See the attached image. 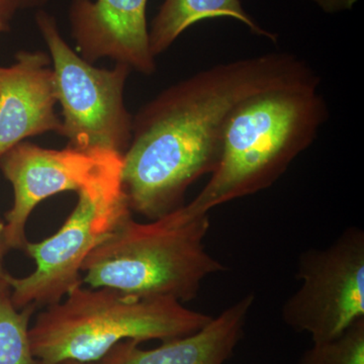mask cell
I'll return each mask as SVG.
<instances>
[{"instance_id":"cell-3","label":"cell","mask_w":364,"mask_h":364,"mask_svg":"<svg viewBox=\"0 0 364 364\" xmlns=\"http://www.w3.org/2000/svg\"><path fill=\"white\" fill-rule=\"evenodd\" d=\"M210 227L208 215L191 217L183 205L148 223L128 215L86 258L82 282L138 298L193 301L203 280L227 269L203 244Z\"/></svg>"},{"instance_id":"cell-18","label":"cell","mask_w":364,"mask_h":364,"mask_svg":"<svg viewBox=\"0 0 364 364\" xmlns=\"http://www.w3.org/2000/svg\"><path fill=\"white\" fill-rule=\"evenodd\" d=\"M9 275V273L4 270L2 261L0 260V298H1L2 296H4V294L11 293L9 280H7Z\"/></svg>"},{"instance_id":"cell-19","label":"cell","mask_w":364,"mask_h":364,"mask_svg":"<svg viewBox=\"0 0 364 364\" xmlns=\"http://www.w3.org/2000/svg\"><path fill=\"white\" fill-rule=\"evenodd\" d=\"M14 2L16 9H33L45 4L48 0H11Z\"/></svg>"},{"instance_id":"cell-20","label":"cell","mask_w":364,"mask_h":364,"mask_svg":"<svg viewBox=\"0 0 364 364\" xmlns=\"http://www.w3.org/2000/svg\"><path fill=\"white\" fill-rule=\"evenodd\" d=\"M0 6L7 7V9H14L16 11H18L11 0H0Z\"/></svg>"},{"instance_id":"cell-17","label":"cell","mask_w":364,"mask_h":364,"mask_svg":"<svg viewBox=\"0 0 364 364\" xmlns=\"http://www.w3.org/2000/svg\"><path fill=\"white\" fill-rule=\"evenodd\" d=\"M11 250L7 245L6 236V222L0 218V260L4 261L6 254Z\"/></svg>"},{"instance_id":"cell-15","label":"cell","mask_w":364,"mask_h":364,"mask_svg":"<svg viewBox=\"0 0 364 364\" xmlns=\"http://www.w3.org/2000/svg\"><path fill=\"white\" fill-rule=\"evenodd\" d=\"M326 14H338L350 11L358 0H311Z\"/></svg>"},{"instance_id":"cell-21","label":"cell","mask_w":364,"mask_h":364,"mask_svg":"<svg viewBox=\"0 0 364 364\" xmlns=\"http://www.w3.org/2000/svg\"><path fill=\"white\" fill-rule=\"evenodd\" d=\"M58 364H102V363H79V361L68 360V361H63V363H58Z\"/></svg>"},{"instance_id":"cell-11","label":"cell","mask_w":364,"mask_h":364,"mask_svg":"<svg viewBox=\"0 0 364 364\" xmlns=\"http://www.w3.org/2000/svg\"><path fill=\"white\" fill-rule=\"evenodd\" d=\"M255 296L248 294L193 334L163 341L153 349L126 340L102 358V364H225L243 338Z\"/></svg>"},{"instance_id":"cell-5","label":"cell","mask_w":364,"mask_h":364,"mask_svg":"<svg viewBox=\"0 0 364 364\" xmlns=\"http://www.w3.org/2000/svg\"><path fill=\"white\" fill-rule=\"evenodd\" d=\"M36 23L49 49L62 107L59 135L72 147L124 155L133 126L124 97L130 67L117 63L114 68L100 69L88 63L62 37L54 16L43 9L36 14Z\"/></svg>"},{"instance_id":"cell-9","label":"cell","mask_w":364,"mask_h":364,"mask_svg":"<svg viewBox=\"0 0 364 364\" xmlns=\"http://www.w3.org/2000/svg\"><path fill=\"white\" fill-rule=\"evenodd\" d=\"M148 0H71L68 18L79 55L88 63L109 58L139 73L156 70L146 20Z\"/></svg>"},{"instance_id":"cell-4","label":"cell","mask_w":364,"mask_h":364,"mask_svg":"<svg viewBox=\"0 0 364 364\" xmlns=\"http://www.w3.org/2000/svg\"><path fill=\"white\" fill-rule=\"evenodd\" d=\"M48 306L30 327L37 364L100 363L117 344L179 338L202 329L213 317L173 299H144L109 287L72 289Z\"/></svg>"},{"instance_id":"cell-6","label":"cell","mask_w":364,"mask_h":364,"mask_svg":"<svg viewBox=\"0 0 364 364\" xmlns=\"http://www.w3.org/2000/svg\"><path fill=\"white\" fill-rule=\"evenodd\" d=\"M130 215L122 176L79 191L77 205L58 232L41 242H26L23 251L36 268L25 277H7L14 306L21 310L64 299L83 284L86 258Z\"/></svg>"},{"instance_id":"cell-16","label":"cell","mask_w":364,"mask_h":364,"mask_svg":"<svg viewBox=\"0 0 364 364\" xmlns=\"http://www.w3.org/2000/svg\"><path fill=\"white\" fill-rule=\"evenodd\" d=\"M16 11L7 9V7L0 6V33L6 32L9 28L11 18Z\"/></svg>"},{"instance_id":"cell-8","label":"cell","mask_w":364,"mask_h":364,"mask_svg":"<svg viewBox=\"0 0 364 364\" xmlns=\"http://www.w3.org/2000/svg\"><path fill=\"white\" fill-rule=\"evenodd\" d=\"M0 171L14 188V205L6 214V236L9 249L23 251L26 227L36 207L50 196L79 191L98 182L121 176L123 155L114 151L46 149L21 142L0 156Z\"/></svg>"},{"instance_id":"cell-14","label":"cell","mask_w":364,"mask_h":364,"mask_svg":"<svg viewBox=\"0 0 364 364\" xmlns=\"http://www.w3.org/2000/svg\"><path fill=\"white\" fill-rule=\"evenodd\" d=\"M296 364H364V318L337 338L313 343Z\"/></svg>"},{"instance_id":"cell-12","label":"cell","mask_w":364,"mask_h":364,"mask_svg":"<svg viewBox=\"0 0 364 364\" xmlns=\"http://www.w3.org/2000/svg\"><path fill=\"white\" fill-rule=\"evenodd\" d=\"M235 18L256 36L277 42V36L261 28L242 6L241 0H164L149 28V47L156 58L182 33L208 18Z\"/></svg>"},{"instance_id":"cell-2","label":"cell","mask_w":364,"mask_h":364,"mask_svg":"<svg viewBox=\"0 0 364 364\" xmlns=\"http://www.w3.org/2000/svg\"><path fill=\"white\" fill-rule=\"evenodd\" d=\"M320 79L277 86L244 100L228 123L220 161L183 208L191 217L272 186L317 138L328 117Z\"/></svg>"},{"instance_id":"cell-1","label":"cell","mask_w":364,"mask_h":364,"mask_svg":"<svg viewBox=\"0 0 364 364\" xmlns=\"http://www.w3.org/2000/svg\"><path fill=\"white\" fill-rule=\"evenodd\" d=\"M317 78L298 57L272 53L210 67L163 90L133 116L122 172L131 212L153 221L182 207L189 186L217 168L230 117L244 100Z\"/></svg>"},{"instance_id":"cell-7","label":"cell","mask_w":364,"mask_h":364,"mask_svg":"<svg viewBox=\"0 0 364 364\" xmlns=\"http://www.w3.org/2000/svg\"><path fill=\"white\" fill-rule=\"evenodd\" d=\"M301 282L282 309V318L313 343L337 338L364 318V232L349 227L324 248H311L299 258Z\"/></svg>"},{"instance_id":"cell-13","label":"cell","mask_w":364,"mask_h":364,"mask_svg":"<svg viewBox=\"0 0 364 364\" xmlns=\"http://www.w3.org/2000/svg\"><path fill=\"white\" fill-rule=\"evenodd\" d=\"M36 306L18 310L9 294L0 298V364H37L30 339V322Z\"/></svg>"},{"instance_id":"cell-10","label":"cell","mask_w":364,"mask_h":364,"mask_svg":"<svg viewBox=\"0 0 364 364\" xmlns=\"http://www.w3.org/2000/svg\"><path fill=\"white\" fill-rule=\"evenodd\" d=\"M11 66H0V156L30 136L59 134L54 72L49 54L16 53Z\"/></svg>"}]
</instances>
